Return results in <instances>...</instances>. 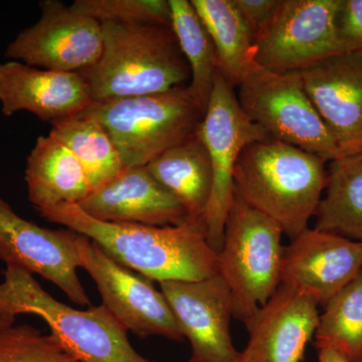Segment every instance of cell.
I'll return each instance as SVG.
<instances>
[{
  "label": "cell",
  "mask_w": 362,
  "mask_h": 362,
  "mask_svg": "<svg viewBox=\"0 0 362 362\" xmlns=\"http://www.w3.org/2000/svg\"><path fill=\"white\" fill-rule=\"evenodd\" d=\"M325 162L272 137L252 143L233 171L235 192L294 239L318 211L327 183Z\"/></svg>",
  "instance_id": "2"
},
{
  "label": "cell",
  "mask_w": 362,
  "mask_h": 362,
  "mask_svg": "<svg viewBox=\"0 0 362 362\" xmlns=\"http://www.w3.org/2000/svg\"><path fill=\"white\" fill-rule=\"evenodd\" d=\"M160 291L192 346L189 362H239L230 337L233 302L221 275L201 281H165Z\"/></svg>",
  "instance_id": "13"
},
{
  "label": "cell",
  "mask_w": 362,
  "mask_h": 362,
  "mask_svg": "<svg viewBox=\"0 0 362 362\" xmlns=\"http://www.w3.org/2000/svg\"><path fill=\"white\" fill-rule=\"evenodd\" d=\"M283 235L277 223L235 192L218 252V275L230 289L233 318L245 325L280 286Z\"/></svg>",
  "instance_id": "6"
},
{
  "label": "cell",
  "mask_w": 362,
  "mask_h": 362,
  "mask_svg": "<svg viewBox=\"0 0 362 362\" xmlns=\"http://www.w3.org/2000/svg\"><path fill=\"white\" fill-rule=\"evenodd\" d=\"M315 228L362 242V152L330 162Z\"/></svg>",
  "instance_id": "22"
},
{
  "label": "cell",
  "mask_w": 362,
  "mask_h": 362,
  "mask_svg": "<svg viewBox=\"0 0 362 362\" xmlns=\"http://www.w3.org/2000/svg\"><path fill=\"white\" fill-rule=\"evenodd\" d=\"M146 168L185 207L189 223L206 226L204 216L213 188V169L199 133L166 150Z\"/></svg>",
  "instance_id": "20"
},
{
  "label": "cell",
  "mask_w": 362,
  "mask_h": 362,
  "mask_svg": "<svg viewBox=\"0 0 362 362\" xmlns=\"http://www.w3.org/2000/svg\"><path fill=\"white\" fill-rule=\"evenodd\" d=\"M52 125L49 134L80 162L92 192L125 168L110 136L93 117L82 112Z\"/></svg>",
  "instance_id": "23"
},
{
  "label": "cell",
  "mask_w": 362,
  "mask_h": 362,
  "mask_svg": "<svg viewBox=\"0 0 362 362\" xmlns=\"http://www.w3.org/2000/svg\"><path fill=\"white\" fill-rule=\"evenodd\" d=\"M40 7V20L16 35L4 56L35 68L69 73L94 65L103 49L101 23L58 0H44Z\"/></svg>",
  "instance_id": "11"
},
{
  "label": "cell",
  "mask_w": 362,
  "mask_h": 362,
  "mask_svg": "<svg viewBox=\"0 0 362 362\" xmlns=\"http://www.w3.org/2000/svg\"><path fill=\"white\" fill-rule=\"evenodd\" d=\"M233 1L256 39L257 35L270 23L281 0H233Z\"/></svg>",
  "instance_id": "29"
},
{
  "label": "cell",
  "mask_w": 362,
  "mask_h": 362,
  "mask_svg": "<svg viewBox=\"0 0 362 362\" xmlns=\"http://www.w3.org/2000/svg\"><path fill=\"white\" fill-rule=\"evenodd\" d=\"M362 270V242L307 228L284 249L280 285L325 305Z\"/></svg>",
  "instance_id": "14"
},
{
  "label": "cell",
  "mask_w": 362,
  "mask_h": 362,
  "mask_svg": "<svg viewBox=\"0 0 362 362\" xmlns=\"http://www.w3.org/2000/svg\"><path fill=\"white\" fill-rule=\"evenodd\" d=\"M361 362H362V361H361Z\"/></svg>",
  "instance_id": "32"
},
{
  "label": "cell",
  "mask_w": 362,
  "mask_h": 362,
  "mask_svg": "<svg viewBox=\"0 0 362 362\" xmlns=\"http://www.w3.org/2000/svg\"><path fill=\"white\" fill-rule=\"evenodd\" d=\"M318 362H354L341 352L331 347H319Z\"/></svg>",
  "instance_id": "30"
},
{
  "label": "cell",
  "mask_w": 362,
  "mask_h": 362,
  "mask_svg": "<svg viewBox=\"0 0 362 362\" xmlns=\"http://www.w3.org/2000/svg\"><path fill=\"white\" fill-rule=\"evenodd\" d=\"M77 249L81 268L96 283L102 305L126 330L139 337L185 339L168 300L152 281L117 263L80 233Z\"/></svg>",
  "instance_id": "10"
},
{
  "label": "cell",
  "mask_w": 362,
  "mask_h": 362,
  "mask_svg": "<svg viewBox=\"0 0 362 362\" xmlns=\"http://www.w3.org/2000/svg\"><path fill=\"white\" fill-rule=\"evenodd\" d=\"M199 135L206 145L213 169V188L204 216L206 240L218 254L235 195L233 171L240 153L247 145L271 136L247 118L233 88L218 71Z\"/></svg>",
  "instance_id": "8"
},
{
  "label": "cell",
  "mask_w": 362,
  "mask_h": 362,
  "mask_svg": "<svg viewBox=\"0 0 362 362\" xmlns=\"http://www.w3.org/2000/svg\"><path fill=\"white\" fill-rule=\"evenodd\" d=\"M0 362H80L61 341L30 324L0 326Z\"/></svg>",
  "instance_id": "26"
},
{
  "label": "cell",
  "mask_w": 362,
  "mask_h": 362,
  "mask_svg": "<svg viewBox=\"0 0 362 362\" xmlns=\"http://www.w3.org/2000/svg\"><path fill=\"white\" fill-rule=\"evenodd\" d=\"M103 49L78 71L92 102L147 96L185 86L192 77L170 26L102 23Z\"/></svg>",
  "instance_id": "3"
},
{
  "label": "cell",
  "mask_w": 362,
  "mask_h": 362,
  "mask_svg": "<svg viewBox=\"0 0 362 362\" xmlns=\"http://www.w3.org/2000/svg\"><path fill=\"white\" fill-rule=\"evenodd\" d=\"M299 74L341 156L361 153V52H342Z\"/></svg>",
  "instance_id": "15"
},
{
  "label": "cell",
  "mask_w": 362,
  "mask_h": 362,
  "mask_svg": "<svg viewBox=\"0 0 362 362\" xmlns=\"http://www.w3.org/2000/svg\"><path fill=\"white\" fill-rule=\"evenodd\" d=\"M78 235L66 228L49 230L26 221L0 197V259L49 281L74 303L90 306L77 274Z\"/></svg>",
  "instance_id": "12"
},
{
  "label": "cell",
  "mask_w": 362,
  "mask_h": 362,
  "mask_svg": "<svg viewBox=\"0 0 362 362\" xmlns=\"http://www.w3.org/2000/svg\"><path fill=\"white\" fill-rule=\"evenodd\" d=\"M187 362H189V361H187Z\"/></svg>",
  "instance_id": "31"
},
{
  "label": "cell",
  "mask_w": 362,
  "mask_h": 362,
  "mask_svg": "<svg viewBox=\"0 0 362 362\" xmlns=\"http://www.w3.org/2000/svg\"><path fill=\"white\" fill-rule=\"evenodd\" d=\"M337 28L343 52L362 54V0H340Z\"/></svg>",
  "instance_id": "28"
},
{
  "label": "cell",
  "mask_w": 362,
  "mask_h": 362,
  "mask_svg": "<svg viewBox=\"0 0 362 362\" xmlns=\"http://www.w3.org/2000/svg\"><path fill=\"white\" fill-rule=\"evenodd\" d=\"M78 206L90 218L106 223L178 226L188 221L185 207L146 166L124 168Z\"/></svg>",
  "instance_id": "17"
},
{
  "label": "cell",
  "mask_w": 362,
  "mask_h": 362,
  "mask_svg": "<svg viewBox=\"0 0 362 362\" xmlns=\"http://www.w3.org/2000/svg\"><path fill=\"white\" fill-rule=\"evenodd\" d=\"M71 6L101 23L113 21L171 28L169 0H76Z\"/></svg>",
  "instance_id": "27"
},
{
  "label": "cell",
  "mask_w": 362,
  "mask_h": 362,
  "mask_svg": "<svg viewBox=\"0 0 362 362\" xmlns=\"http://www.w3.org/2000/svg\"><path fill=\"white\" fill-rule=\"evenodd\" d=\"M237 88L242 110L272 138L326 162L341 158L337 141L304 89L299 71L275 73L255 63Z\"/></svg>",
  "instance_id": "7"
},
{
  "label": "cell",
  "mask_w": 362,
  "mask_h": 362,
  "mask_svg": "<svg viewBox=\"0 0 362 362\" xmlns=\"http://www.w3.org/2000/svg\"><path fill=\"white\" fill-rule=\"evenodd\" d=\"M0 283V326L13 325L21 314L44 319L69 352L80 362H153L140 356L128 331L104 305L78 310L42 289L32 274L6 266Z\"/></svg>",
  "instance_id": "4"
},
{
  "label": "cell",
  "mask_w": 362,
  "mask_h": 362,
  "mask_svg": "<svg viewBox=\"0 0 362 362\" xmlns=\"http://www.w3.org/2000/svg\"><path fill=\"white\" fill-rule=\"evenodd\" d=\"M83 113L106 130L124 168L146 166L197 134L204 117L185 85L147 96L92 102Z\"/></svg>",
  "instance_id": "5"
},
{
  "label": "cell",
  "mask_w": 362,
  "mask_h": 362,
  "mask_svg": "<svg viewBox=\"0 0 362 362\" xmlns=\"http://www.w3.org/2000/svg\"><path fill=\"white\" fill-rule=\"evenodd\" d=\"M213 40L218 71L237 88L255 62V35L233 0H190Z\"/></svg>",
  "instance_id": "21"
},
{
  "label": "cell",
  "mask_w": 362,
  "mask_h": 362,
  "mask_svg": "<svg viewBox=\"0 0 362 362\" xmlns=\"http://www.w3.org/2000/svg\"><path fill=\"white\" fill-rule=\"evenodd\" d=\"M315 344L331 347L354 362L362 361V270L325 304Z\"/></svg>",
  "instance_id": "25"
},
{
  "label": "cell",
  "mask_w": 362,
  "mask_h": 362,
  "mask_svg": "<svg viewBox=\"0 0 362 362\" xmlns=\"http://www.w3.org/2000/svg\"><path fill=\"white\" fill-rule=\"evenodd\" d=\"M340 0H281L255 39L257 65L275 73L302 71L342 54L337 16Z\"/></svg>",
  "instance_id": "9"
},
{
  "label": "cell",
  "mask_w": 362,
  "mask_h": 362,
  "mask_svg": "<svg viewBox=\"0 0 362 362\" xmlns=\"http://www.w3.org/2000/svg\"><path fill=\"white\" fill-rule=\"evenodd\" d=\"M318 303L280 285L247 324L249 341L239 362H301L319 323Z\"/></svg>",
  "instance_id": "16"
},
{
  "label": "cell",
  "mask_w": 362,
  "mask_h": 362,
  "mask_svg": "<svg viewBox=\"0 0 362 362\" xmlns=\"http://www.w3.org/2000/svg\"><path fill=\"white\" fill-rule=\"evenodd\" d=\"M92 104L78 73L45 70L18 61L0 64V105L6 117L30 112L51 124L78 115Z\"/></svg>",
  "instance_id": "18"
},
{
  "label": "cell",
  "mask_w": 362,
  "mask_h": 362,
  "mask_svg": "<svg viewBox=\"0 0 362 362\" xmlns=\"http://www.w3.org/2000/svg\"><path fill=\"white\" fill-rule=\"evenodd\" d=\"M39 213L88 238L117 263L150 281H201L218 274V254L207 243L204 226L106 223L90 218L77 204Z\"/></svg>",
  "instance_id": "1"
},
{
  "label": "cell",
  "mask_w": 362,
  "mask_h": 362,
  "mask_svg": "<svg viewBox=\"0 0 362 362\" xmlns=\"http://www.w3.org/2000/svg\"><path fill=\"white\" fill-rule=\"evenodd\" d=\"M171 28L189 66V88L197 105L206 114L218 73L216 49L206 26L188 0H169Z\"/></svg>",
  "instance_id": "24"
},
{
  "label": "cell",
  "mask_w": 362,
  "mask_h": 362,
  "mask_svg": "<svg viewBox=\"0 0 362 362\" xmlns=\"http://www.w3.org/2000/svg\"><path fill=\"white\" fill-rule=\"evenodd\" d=\"M28 201L37 211L80 204L92 192L80 162L51 134L40 136L26 159Z\"/></svg>",
  "instance_id": "19"
}]
</instances>
